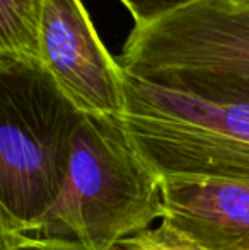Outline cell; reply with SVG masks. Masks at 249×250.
<instances>
[{"mask_svg":"<svg viewBox=\"0 0 249 250\" xmlns=\"http://www.w3.org/2000/svg\"><path fill=\"white\" fill-rule=\"evenodd\" d=\"M160 216V179L132 148L118 118L80 114L60 192L23 237L113 250Z\"/></svg>","mask_w":249,"mask_h":250,"instance_id":"6da1fadb","label":"cell"},{"mask_svg":"<svg viewBox=\"0 0 249 250\" xmlns=\"http://www.w3.org/2000/svg\"><path fill=\"white\" fill-rule=\"evenodd\" d=\"M80 114L40 60L0 55V204L21 235L60 192Z\"/></svg>","mask_w":249,"mask_h":250,"instance_id":"7a4b0ae2","label":"cell"},{"mask_svg":"<svg viewBox=\"0 0 249 250\" xmlns=\"http://www.w3.org/2000/svg\"><path fill=\"white\" fill-rule=\"evenodd\" d=\"M118 63L142 82L229 101L249 89V2L191 0L135 26Z\"/></svg>","mask_w":249,"mask_h":250,"instance_id":"3957f363","label":"cell"},{"mask_svg":"<svg viewBox=\"0 0 249 250\" xmlns=\"http://www.w3.org/2000/svg\"><path fill=\"white\" fill-rule=\"evenodd\" d=\"M126 140L159 179L249 181V104L212 101L125 75Z\"/></svg>","mask_w":249,"mask_h":250,"instance_id":"277c9868","label":"cell"},{"mask_svg":"<svg viewBox=\"0 0 249 250\" xmlns=\"http://www.w3.org/2000/svg\"><path fill=\"white\" fill-rule=\"evenodd\" d=\"M38 60L79 112L121 114L125 72L104 48L80 0H41Z\"/></svg>","mask_w":249,"mask_h":250,"instance_id":"5b68a950","label":"cell"},{"mask_svg":"<svg viewBox=\"0 0 249 250\" xmlns=\"http://www.w3.org/2000/svg\"><path fill=\"white\" fill-rule=\"evenodd\" d=\"M157 230L186 250H249V181L162 177Z\"/></svg>","mask_w":249,"mask_h":250,"instance_id":"8992f818","label":"cell"},{"mask_svg":"<svg viewBox=\"0 0 249 250\" xmlns=\"http://www.w3.org/2000/svg\"><path fill=\"white\" fill-rule=\"evenodd\" d=\"M41 0H0V55L38 60Z\"/></svg>","mask_w":249,"mask_h":250,"instance_id":"52a82bcc","label":"cell"},{"mask_svg":"<svg viewBox=\"0 0 249 250\" xmlns=\"http://www.w3.org/2000/svg\"><path fill=\"white\" fill-rule=\"evenodd\" d=\"M132 14L135 26H145L191 0H120Z\"/></svg>","mask_w":249,"mask_h":250,"instance_id":"ba28073f","label":"cell"},{"mask_svg":"<svg viewBox=\"0 0 249 250\" xmlns=\"http://www.w3.org/2000/svg\"><path fill=\"white\" fill-rule=\"evenodd\" d=\"M113 250H186L181 245L174 244L173 240L162 235L156 228H147L138 233L126 237L121 242H118Z\"/></svg>","mask_w":249,"mask_h":250,"instance_id":"9c48e42d","label":"cell"},{"mask_svg":"<svg viewBox=\"0 0 249 250\" xmlns=\"http://www.w3.org/2000/svg\"><path fill=\"white\" fill-rule=\"evenodd\" d=\"M23 238L14 221L0 204V250H14L23 242Z\"/></svg>","mask_w":249,"mask_h":250,"instance_id":"30bf717a","label":"cell"},{"mask_svg":"<svg viewBox=\"0 0 249 250\" xmlns=\"http://www.w3.org/2000/svg\"><path fill=\"white\" fill-rule=\"evenodd\" d=\"M14 250H84L75 244L67 242H53V240H38V238H23L19 245Z\"/></svg>","mask_w":249,"mask_h":250,"instance_id":"8fae6325","label":"cell"},{"mask_svg":"<svg viewBox=\"0 0 249 250\" xmlns=\"http://www.w3.org/2000/svg\"><path fill=\"white\" fill-rule=\"evenodd\" d=\"M222 102H239V104H249V89L243 90V92H237L236 96H232L229 101H222Z\"/></svg>","mask_w":249,"mask_h":250,"instance_id":"7c38bea8","label":"cell"},{"mask_svg":"<svg viewBox=\"0 0 249 250\" xmlns=\"http://www.w3.org/2000/svg\"><path fill=\"white\" fill-rule=\"evenodd\" d=\"M248 2H249V0H248Z\"/></svg>","mask_w":249,"mask_h":250,"instance_id":"4fadbf2b","label":"cell"}]
</instances>
